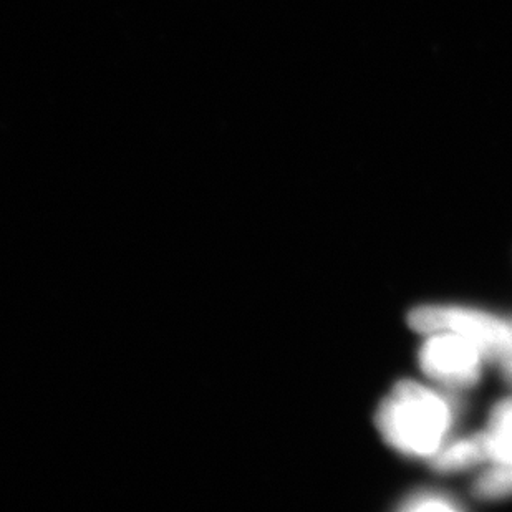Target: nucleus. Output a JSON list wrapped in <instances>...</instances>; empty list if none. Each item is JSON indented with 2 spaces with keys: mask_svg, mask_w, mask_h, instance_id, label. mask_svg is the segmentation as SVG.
<instances>
[{
  "mask_svg": "<svg viewBox=\"0 0 512 512\" xmlns=\"http://www.w3.org/2000/svg\"><path fill=\"white\" fill-rule=\"evenodd\" d=\"M486 362L488 358L476 343L451 332L428 335L418 350L421 372L450 392L476 387Z\"/></svg>",
  "mask_w": 512,
  "mask_h": 512,
  "instance_id": "nucleus-3",
  "label": "nucleus"
},
{
  "mask_svg": "<svg viewBox=\"0 0 512 512\" xmlns=\"http://www.w3.org/2000/svg\"><path fill=\"white\" fill-rule=\"evenodd\" d=\"M397 511L425 512V511H461L466 509L463 501H459L453 494L440 491V489H416L401 498L395 506Z\"/></svg>",
  "mask_w": 512,
  "mask_h": 512,
  "instance_id": "nucleus-7",
  "label": "nucleus"
},
{
  "mask_svg": "<svg viewBox=\"0 0 512 512\" xmlns=\"http://www.w3.org/2000/svg\"><path fill=\"white\" fill-rule=\"evenodd\" d=\"M512 325V319H511ZM499 370H501V375H503L504 380L506 382L511 383L512 385V348L511 352L506 355V357L498 363Z\"/></svg>",
  "mask_w": 512,
  "mask_h": 512,
  "instance_id": "nucleus-8",
  "label": "nucleus"
},
{
  "mask_svg": "<svg viewBox=\"0 0 512 512\" xmlns=\"http://www.w3.org/2000/svg\"><path fill=\"white\" fill-rule=\"evenodd\" d=\"M461 401L415 380L393 385L375 411V426L390 448L411 459H430L450 440Z\"/></svg>",
  "mask_w": 512,
  "mask_h": 512,
  "instance_id": "nucleus-1",
  "label": "nucleus"
},
{
  "mask_svg": "<svg viewBox=\"0 0 512 512\" xmlns=\"http://www.w3.org/2000/svg\"><path fill=\"white\" fill-rule=\"evenodd\" d=\"M406 320L418 334L451 332L466 337L483 350L488 362L496 365L511 352V320L488 310L468 305L425 304L413 307Z\"/></svg>",
  "mask_w": 512,
  "mask_h": 512,
  "instance_id": "nucleus-2",
  "label": "nucleus"
},
{
  "mask_svg": "<svg viewBox=\"0 0 512 512\" xmlns=\"http://www.w3.org/2000/svg\"><path fill=\"white\" fill-rule=\"evenodd\" d=\"M484 435L493 463H512V397L499 400L491 408Z\"/></svg>",
  "mask_w": 512,
  "mask_h": 512,
  "instance_id": "nucleus-5",
  "label": "nucleus"
},
{
  "mask_svg": "<svg viewBox=\"0 0 512 512\" xmlns=\"http://www.w3.org/2000/svg\"><path fill=\"white\" fill-rule=\"evenodd\" d=\"M474 499L484 503L512 498V463H493L471 486Z\"/></svg>",
  "mask_w": 512,
  "mask_h": 512,
  "instance_id": "nucleus-6",
  "label": "nucleus"
},
{
  "mask_svg": "<svg viewBox=\"0 0 512 512\" xmlns=\"http://www.w3.org/2000/svg\"><path fill=\"white\" fill-rule=\"evenodd\" d=\"M489 459L488 440L484 431L456 440H448L435 455L428 459L430 468L440 474H455L476 468Z\"/></svg>",
  "mask_w": 512,
  "mask_h": 512,
  "instance_id": "nucleus-4",
  "label": "nucleus"
}]
</instances>
